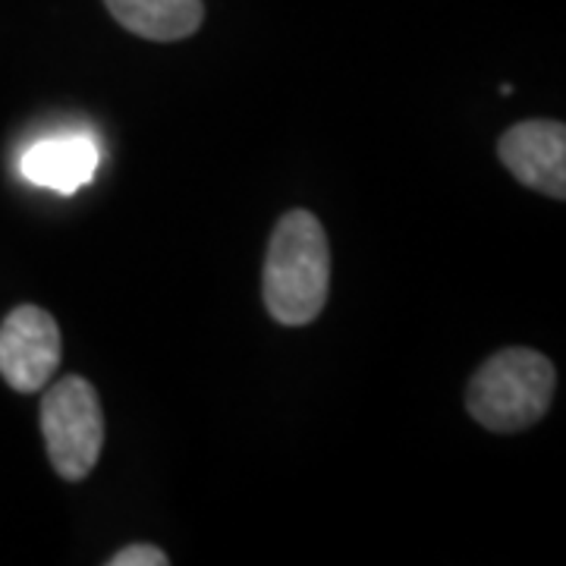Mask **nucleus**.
<instances>
[{
	"mask_svg": "<svg viewBox=\"0 0 566 566\" xmlns=\"http://www.w3.org/2000/svg\"><path fill=\"white\" fill-rule=\"evenodd\" d=\"M557 390V371L547 356L528 346H510L488 359L465 390V409L475 422L513 434L542 422Z\"/></svg>",
	"mask_w": 566,
	"mask_h": 566,
	"instance_id": "obj_2",
	"label": "nucleus"
},
{
	"mask_svg": "<svg viewBox=\"0 0 566 566\" xmlns=\"http://www.w3.org/2000/svg\"><path fill=\"white\" fill-rule=\"evenodd\" d=\"M264 308L277 324L303 327L322 315L331 290V249L312 211L283 214L264 255Z\"/></svg>",
	"mask_w": 566,
	"mask_h": 566,
	"instance_id": "obj_1",
	"label": "nucleus"
},
{
	"mask_svg": "<svg viewBox=\"0 0 566 566\" xmlns=\"http://www.w3.org/2000/svg\"><path fill=\"white\" fill-rule=\"evenodd\" d=\"M102 161L98 142L92 136H54L32 145L22 155V177L54 192H76L95 177Z\"/></svg>",
	"mask_w": 566,
	"mask_h": 566,
	"instance_id": "obj_6",
	"label": "nucleus"
},
{
	"mask_svg": "<svg viewBox=\"0 0 566 566\" xmlns=\"http://www.w3.org/2000/svg\"><path fill=\"white\" fill-rule=\"evenodd\" d=\"M170 564V557L164 554L161 547L155 545H129L117 551L107 566H167Z\"/></svg>",
	"mask_w": 566,
	"mask_h": 566,
	"instance_id": "obj_8",
	"label": "nucleus"
},
{
	"mask_svg": "<svg viewBox=\"0 0 566 566\" xmlns=\"http://www.w3.org/2000/svg\"><path fill=\"white\" fill-rule=\"evenodd\" d=\"M497 158L523 182L551 199L566 196V126L557 120H523L497 142Z\"/></svg>",
	"mask_w": 566,
	"mask_h": 566,
	"instance_id": "obj_5",
	"label": "nucleus"
},
{
	"mask_svg": "<svg viewBox=\"0 0 566 566\" xmlns=\"http://www.w3.org/2000/svg\"><path fill=\"white\" fill-rule=\"evenodd\" d=\"M61 365V327L39 305H20L0 324V378L20 394H35Z\"/></svg>",
	"mask_w": 566,
	"mask_h": 566,
	"instance_id": "obj_4",
	"label": "nucleus"
},
{
	"mask_svg": "<svg viewBox=\"0 0 566 566\" xmlns=\"http://www.w3.org/2000/svg\"><path fill=\"white\" fill-rule=\"evenodd\" d=\"M111 17L133 35L148 41H180L199 32L202 0H104Z\"/></svg>",
	"mask_w": 566,
	"mask_h": 566,
	"instance_id": "obj_7",
	"label": "nucleus"
},
{
	"mask_svg": "<svg viewBox=\"0 0 566 566\" xmlns=\"http://www.w3.org/2000/svg\"><path fill=\"white\" fill-rule=\"evenodd\" d=\"M48 460L66 482H82L102 457L104 412L98 390L80 375L61 378L41 400Z\"/></svg>",
	"mask_w": 566,
	"mask_h": 566,
	"instance_id": "obj_3",
	"label": "nucleus"
}]
</instances>
